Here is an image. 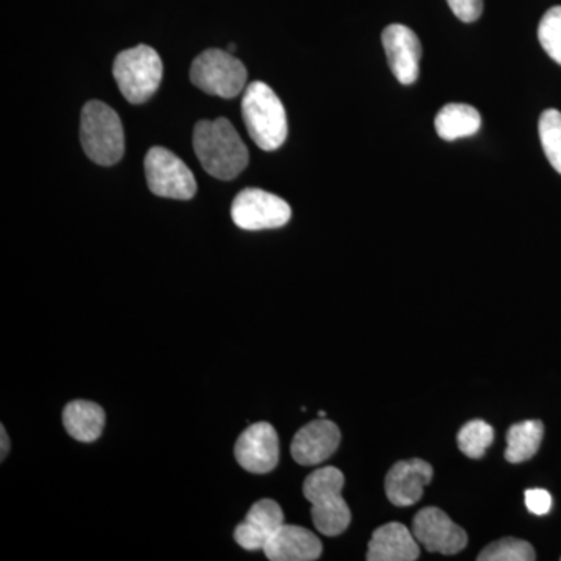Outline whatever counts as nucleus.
Wrapping results in <instances>:
<instances>
[{
	"instance_id": "nucleus-27",
	"label": "nucleus",
	"mask_w": 561,
	"mask_h": 561,
	"mask_svg": "<svg viewBox=\"0 0 561 561\" xmlns=\"http://www.w3.org/2000/svg\"><path fill=\"white\" fill-rule=\"evenodd\" d=\"M234 50H236L234 44H228V51H234Z\"/></svg>"
},
{
	"instance_id": "nucleus-6",
	"label": "nucleus",
	"mask_w": 561,
	"mask_h": 561,
	"mask_svg": "<svg viewBox=\"0 0 561 561\" xmlns=\"http://www.w3.org/2000/svg\"><path fill=\"white\" fill-rule=\"evenodd\" d=\"M191 81L198 90L221 99H234L247 83V69L231 51H202L191 66Z\"/></svg>"
},
{
	"instance_id": "nucleus-22",
	"label": "nucleus",
	"mask_w": 561,
	"mask_h": 561,
	"mask_svg": "<svg viewBox=\"0 0 561 561\" xmlns=\"http://www.w3.org/2000/svg\"><path fill=\"white\" fill-rule=\"evenodd\" d=\"M537 559L530 542L518 538H502L491 542L478 556L479 561H534Z\"/></svg>"
},
{
	"instance_id": "nucleus-13",
	"label": "nucleus",
	"mask_w": 561,
	"mask_h": 561,
	"mask_svg": "<svg viewBox=\"0 0 561 561\" xmlns=\"http://www.w3.org/2000/svg\"><path fill=\"white\" fill-rule=\"evenodd\" d=\"M434 470L421 459L402 460L394 463L386 478V493L391 504L409 507L423 497L424 486L430 485Z\"/></svg>"
},
{
	"instance_id": "nucleus-26",
	"label": "nucleus",
	"mask_w": 561,
	"mask_h": 561,
	"mask_svg": "<svg viewBox=\"0 0 561 561\" xmlns=\"http://www.w3.org/2000/svg\"><path fill=\"white\" fill-rule=\"evenodd\" d=\"M0 437H2V451H0V460H5V457L9 456L10 453V440L9 435H7L5 426H0Z\"/></svg>"
},
{
	"instance_id": "nucleus-7",
	"label": "nucleus",
	"mask_w": 561,
	"mask_h": 561,
	"mask_svg": "<svg viewBox=\"0 0 561 561\" xmlns=\"http://www.w3.org/2000/svg\"><path fill=\"white\" fill-rule=\"evenodd\" d=\"M144 165L151 194L173 201H191L197 194L194 173L173 151L153 147L147 153Z\"/></svg>"
},
{
	"instance_id": "nucleus-8",
	"label": "nucleus",
	"mask_w": 561,
	"mask_h": 561,
	"mask_svg": "<svg viewBox=\"0 0 561 561\" xmlns=\"http://www.w3.org/2000/svg\"><path fill=\"white\" fill-rule=\"evenodd\" d=\"M289 203L271 192L249 187L236 195L231 219L245 231L275 230L290 220Z\"/></svg>"
},
{
	"instance_id": "nucleus-1",
	"label": "nucleus",
	"mask_w": 561,
	"mask_h": 561,
	"mask_svg": "<svg viewBox=\"0 0 561 561\" xmlns=\"http://www.w3.org/2000/svg\"><path fill=\"white\" fill-rule=\"evenodd\" d=\"M192 144L202 168L214 179H238L249 165V149L225 117L198 122Z\"/></svg>"
},
{
	"instance_id": "nucleus-19",
	"label": "nucleus",
	"mask_w": 561,
	"mask_h": 561,
	"mask_svg": "<svg viewBox=\"0 0 561 561\" xmlns=\"http://www.w3.org/2000/svg\"><path fill=\"white\" fill-rule=\"evenodd\" d=\"M542 437H545V424L540 420L513 424L507 434L505 459L511 463L530 460L540 449Z\"/></svg>"
},
{
	"instance_id": "nucleus-21",
	"label": "nucleus",
	"mask_w": 561,
	"mask_h": 561,
	"mask_svg": "<svg viewBox=\"0 0 561 561\" xmlns=\"http://www.w3.org/2000/svg\"><path fill=\"white\" fill-rule=\"evenodd\" d=\"M542 150L553 169L561 175V113L546 110L538 122Z\"/></svg>"
},
{
	"instance_id": "nucleus-25",
	"label": "nucleus",
	"mask_w": 561,
	"mask_h": 561,
	"mask_svg": "<svg viewBox=\"0 0 561 561\" xmlns=\"http://www.w3.org/2000/svg\"><path fill=\"white\" fill-rule=\"evenodd\" d=\"M527 511L537 516H545L551 512L552 496L549 491L535 489L526 491Z\"/></svg>"
},
{
	"instance_id": "nucleus-10",
	"label": "nucleus",
	"mask_w": 561,
	"mask_h": 561,
	"mask_svg": "<svg viewBox=\"0 0 561 561\" xmlns=\"http://www.w3.org/2000/svg\"><path fill=\"white\" fill-rule=\"evenodd\" d=\"M234 456L243 470L265 474L278 467L279 438L271 423L251 424L234 446Z\"/></svg>"
},
{
	"instance_id": "nucleus-28",
	"label": "nucleus",
	"mask_w": 561,
	"mask_h": 561,
	"mask_svg": "<svg viewBox=\"0 0 561 561\" xmlns=\"http://www.w3.org/2000/svg\"><path fill=\"white\" fill-rule=\"evenodd\" d=\"M319 416H320V419H324V416H327V412L321 411V412L319 413Z\"/></svg>"
},
{
	"instance_id": "nucleus-20",
	"label": "nucleus",
	"mask_w": 561,
	"mask_h": 561,
	"mask_svg": "<svg viewBox=\"0 0 561 561\" xmlns=\"http://www.w3.org/2000/svg\"><path fill=\"white\" fill-rule=\"evenodd\" d=\"M494 440V430L482 420H472L457 435L460 451L470 459H482Z\"/></svg>"
},
{
	"instance_id": "nucleus-4",
	"label": "nucleus",
	"mask_w": 561,
	"mask_h": 561,
	"mask_svg": "<svg viewBox=\"0 0 561 561\" xmlns=\"http://www.w3.org/2000/svg\"><path fill=\"white\" fill-rule=\"evenodd\" d=\"M80 139L84 153L99 165H114L125 151V136L116 111L99 101L81 110Z\"/></svg>"
},
{
	"instance_id": "nucleus-12",
	"label": "nucleus",
	"mask_w": 561,
	"mask_h": 561,
	"mask_svg": "<svg viewBox=\"0 0 561 561\" xmlns=\"http://www.w3.org/2000/svg\"><path fill=\"white\" fill-rule=\"evenodd\" d=\"M341 430L327 419L306 424L291 440L290 453L302 467H313L330 459L341 445Z\"/></svg>"
},
{
	"instance_id": "nucleus-11",
	"label": "nucleus",
	"mask_w": 561,
	"mask_h": 561,
	"mask_svg": "<svg viewBox=\"0 0 561 561\" xmlns=\"http://www.w3.org/2000/svg\"><path fill=\"white\" fill-rule=\"evenodd\" d=\"M382 44L394 79L412 84L420 77L421 43L412 28L391 24L382 32Z\"/></svg>"
},
{
	"instance_id": "nucleus-5",
	"label": "nucleus",
	"mask_w": 561,
	"mask_h": 561,
	"mask_svg": "<svg viewBox=\"0 0 561 561\" xmlns=\"http://www.w3.org/2000/svg\"><path fill=\"white\" fill-rule=\"evenodd\" d=\"M113 76L119 91L133 105L149 101L160 88L162 61L160 55L146 44L121 51L114 60Z\"/></svg>"
},
{
	"instance_id": "nucleus-17",
	"label": "nucleus",
	"mask_w": 561,
	"mask_h": 561,
	"mask_svg": "<svg viewBox=\"0 0 561 561\" xmlns=\"http://www.w3.org/2000/svg\"><path fill=\"white\" fill-rule=\"evenodd\" d=\"M62 423L73 440L92 443L102 435L105 427V412L95 402L72 401L62 412Z\"/></svg>"
},
{
	"instance_id": "nucleus-14",
	"label": "nucleus",
	"mask_w": 561,
	"mask_h": 561,
	"mask_svg": "<svg viewBox=\"0 0 561 561\" xmlns=\"http://www.w3.org/2000/svg\"><path fill=\"white\" fill-rule=\"evenodd\" d=\"M284 524L283 508L272 500L257 501L234 530V540L245 551H264L265 545Z\"/></svg>"
},
{
	"instance_id": "nucleus-2",
	"label": "nucleus",
	"mask_w": 561,
	"mask_h": 561,
	"mask_svg": "<svg viewBox=\"0 0 561 561\" xmlns=\"http://www.w3.org/2000/svg\"><path fill=\"white\" fill-rule=\"evenodd\" d=\"M345 476L335 467L320 468L306 478L302 494L312 504L316 529L327 537H337L348 529L351 512L342 497Z\"/></svg>"
},
{
	"instance_id": "nucleus-16",
	"label": "nucleus",
	"mask_w": 561,
	"mask_h": 561,
	"mask_svg": "<svg viewBox=\"0 0 561 561\" xmlns=\"http://www.w3.org/2000/svg\"><path fill=\"white\" fill-rule=\"evenodd\" d=\"M420 559V546L413 531L400 523L379 527L368 542V561H413Z\"/></svg>"
},
{
	"instance_id": "nucleus-3",
	"label": "nucleus",
	"mask_w": 561,
	"mask_h": 561,
	"mask_svg": "<svg viewBox=\"0 0 561 561\" xmlns=\"http://www.w3.org/2000/svg\"><path fill=\"white\" fill-rule=\"evenodd\" d=\"M242 116L250 138L260 149L278 150L287 139V117L283 102L264 81L249 84L242 99Z\"/></svg>"
},
{
	"instance_id": "nucleus-9",
	"label": "nucleus",
	"mask_w": 561,
	"mask_h": 561,
	"mask_svg": "<svg viewBox=\"0 0 561 561\" xmlns=\"http://www.w3.org/2000/svg\"><path fill=\"white\" fill-rule=\"evenodd\" d=\"M412 531L426 551L443 556H456L468 545L467 531L437 507H426L416 513Z\"/></svg>"
},
{
	"instance_id": "nucleus-15",
	"label": "nucleus",
	"mask_w": 561,
	"mask_h": 561,
	"mask_svg": "<svg viewBox=\"0 0 561 561\" xmlns=\"http://www.w3.org/2000/svg\"><path fill=\"white\" fill-rule=\"evenodd\" d=\"M323 546L316 534L300 526L283 524L265 545L264 553L272 561L319 560Z\"/></svg>"
},
{
	"instance_id": "nucleus-23",
	"label": "nucleus",
	"mask_w": 561,
	"mask_h": 561,
	"mask_svg": "<svg viewBox=\"0 0 561 561\" xmlns=\"http://www.w3.org/2000/svg\"><path fill=\"white\" fill-rule=\"evenodd\" d=\"M538 41L546 54L561 66V7L546 11L538 25Z\"/></svg>"
},
{
	"instance_id": "nucleus-24",
	"label": "nucleus",
	"mask_w": 561,
	"mask_h": 561,
	"mask_svg": "<svg viewBox=\"0 0 561 561\" xmlns=\"http://www.w3.org/2000/svg\"><path fill=\"white\" fill-rule=\"evenodd\" d=\"M448 5L461 22H474L482 16L483 0H448Z\"/></svg>"
},
{
	"instance_id": "nucleus-18",
	"label": "nucleus",
	"mask_w": 561,
	"mask_h": 561,
	"mask_svg": "<svg viewBox=\"0 0 561 561\" xmlns=\"http://www.w3.org/2000/svg\"><path fill=\"white\" fill-rule=\"evenodd\" d=\"M481 113L465 103H449L438 111L435 117V130L442 139L453 140L470 138L481 130Z\"/></svg>"
}]
</instances>
